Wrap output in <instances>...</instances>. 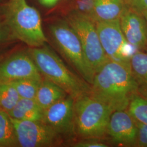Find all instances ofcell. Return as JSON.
I'll list each match as a JSON object with an SVG mask.
<instances>
[{
    "label": "cell",
    "instance_id": "obj_1",
    "mask_svg": "<svg viewBox=\"0 0 147 147\" xmlns=\"http://www.w3.org/2000/svg\"><path fill=\"white\" fill-rule=\"evenodd\" d=\"M138 92L130 63L109 60L95 74L90 94L115 111L127 110Z\"/></svg>",
    "mask_w": 147,
    "mask_h": 147
},
{
    "label": "cell",
    "instance_id": "obj_2",
    "mask_svg": "<svg viewBox=\"0 0 147 147\" xmlns=\"http://www.w3.org/2000/svg\"><path fill=\"white\" fill-rule=\"evenodd\" d=\"M28 53L42 78L57 84L74 99L90 93V85L70 71L49 47L30 48Z\"/></svg>",
    "mask_w": 147,
    "mask_h": 147
},
{
    "label": "cell",
    "instance_id": "obj_3",
    "mask_svg": "<svg viewBox=\"0 0 147 147\" xmlns=\"http://www.w3.org/2000/svg\"><path fill=\"white\" fill-rule=\"evenodd\" d=\"M5 22L13 39L20 40L30 48L40 47L47 42L40 15L26 0H9L5 5Z\"/></svg>",
    "mask_w": 147,
    "mask_h": 147
},
{
    "label": "cell",
    "instance_id": "obj_4",
    "mask_svg": "<svg viewBox=\"0 0 147 147\" xmlns=\"http://www.w3.org/2000/svg\"><path fill=\"white\" fill-rule=\"evenodd\" d=\"M113 111L107 104L89 94L74 99V123L76 136L81 139H101Z\"/></svg>",
    "mask_w": 147,
    "mask_h": 147
},
{
    "label": "cell",
    "instance_id": "obj_5",
    "mask_svg": "<svg viewBox=\"0 0 147 147\" xmlns=\"http://www.w3.org/2000/svg\"><path fill=\"white\" fill-rule=\"evenodd\" d=\"M53 40L59 51L80 77L92 84L94 75L86 62L76 32L68 21L56 22L49 26Z\"/></svg>",
    "mask_w": 147,
    "mask_h": 147
},
{
    "label": "cell",
    "instance_id": "obj_6",
    "mask_svg": "<svg viewBox=\"0 0 147 147\" xmlns=\"http://www.w3.org/2000/svg\"><path fill=\"white\" fill-rule=\"evenodd\" d=\"M68 22L79 36L86 62L94 76L109 60L100 42L95 23L88 16L79 13L71 14Z\"/></svg>",
    "mask_w": 147,
    "mask_h": 147
},
{
    "label": "cell",
    "instance_id": "obj_7",
    "mask_svg": "<svg viewBox=\"0 0 147 147\" xmlns=\"http://www.w3.org/2000/svg\"><path fill=\"white\" fill-rule=\"evenodd\" d=\"M100 42L109 60L129 63L136 49L126 40L121 28L119 19L95 23Z\"/></svg>",
    "mask_w": 147,
    "mask_h": 147
},
{
    "label": "cell",
    "instance_id": "obj_8",
    "mask_svg": "<svg viewBox=\"0 0 147 147\" xmlns=\"http://www.w3.org/2000/svg\"><path fill=\"white\" fill-rule=\"evenodd\" d=\"M11 119L19 147H49L60 145L64 139L42 121Z\"/></svg>",
    "mask_w": 147,
    "mask_h": 147
},
{
    "label": "cell",
    "instance_id": "obj_9",
    "mask_svg": "<svg viewBox=\"0 0 147 147\" xmlns=\"http://www.w3.org/2000/svg\"><path fill=\"white\" fill-rule=\"evenodd\" d=\"M43 123L64 140L76 136L74 123V99L70 95L44 110Z\"/></svg>",
    "mask_w": 147,
    "mask_h": 147
},
{
    "label": "cell",
    "instance_id": "obj_10",
    "mask_svg": "<svg viewBox=\"0 0 147 147\" xmlns=\"http://www.w3.org/2000/svg\"><path fill=\"white\" fill-rule=\"evenodd\" d=\"M26 78L43 79L28 52L16 53L0 63V83Z\"/></svg>",
    "mask_w": 147,
    "mask_h": 147
},
{
    "label": "cell",
    "instance_id": "obj_11",
    "mask_svg": "<svg viewBox=\"0 0 147 147\" xmlns=\"http://www.w3.org/2000/svg\"><path fill=\"white\" fill-rule=\"evenodd\" d=\"M106 135L113 143L121 146L135 145L137 136V127L135 119L127 110L113 111L109 121Z\"/></svg>",
    "mask_w": 147,
    "mask_h": 147
},
{
    "label": "cell",
    "instance_id": "obj_12",
    "mask_svg": "<svg viewBox=\"0 0 147 147\" xmlns=\"http://www.w3.org/2000/svg\"><path fill=\"white\" fill-rule=\"evenodd\" d=\"M127 41L137 50H147V21L144 16L127 7L119 19Z\"/></svg>",
    "mask_w": 147,
    "mask_h": 147
},
{
    "label": "cell",
    "instance_id": "obj_13",
    "mask_svg": "<svg viewBox=\"0 0 147 147\" xmlns=\"http://www.w3.org/2000/svg\"><path fill=\"white\" fill-rule=\"evenodd\" d=\"M127 7L125 0H93L89 18L95 23L118 20Z\"/></svg>",
    "mask_w": 147,
    "mask_h": 147
},
{
    "label": "cell",
    "instance_id": "obj_14",
    "mask_svg": "<svg viewBox=\"0 0 147 147\" xmlns=\"http://www.w3.org/2000/svg\"><path fill=\"white\" fill-rule=\"evenodd\" d=\"M69 95L57 84L43 78L37 91L35 100L43 110Z\"/></svg>",
    "mask_w": 147,
    "mask_h": 147
},
{
    "label": "cell",
    "instance_id": "obj_15",
    "mask_svg": "<svg viewBox=\"0 0 147 147\" xmlns=\"http://www.w3.org/2000/svg\"><path fill=\"white\" fill-rule=\"evenodd\" d=\"M44 110L35 99L20 98L8 114L18 121H42Z\"/></svg>",
    "mask_w": 147,
    "mask_h": 147
},
{
    "label": "cell",
    "instance_id": "obj_16",
    "mask_svg": "<svg viewBox=\"0 0 147 147\" xmlns=\"http://www.w3.org/2000/svg\"><path fill=\"white\" fill-rule=\"evenodd\" d=\"M132 73L140 89L147 92V52L137 50L130 60Z\"/></svg>",
    "mask_w": 147,
    "mask_h": 147
},
{
    "label": "cell",
    "instance_id": "obj_17",
    "mask_svg": "<svg viewBox=\"0 0 147 147\" xmlns=\"http://www.w3.org/2000/svg\"><path fill=\"white\" fill-rule=\"evenodd\" d=\"M19 147L14 124L8 113L0 110V147Z\"/></svg>",
    "mask_w": 147,
    "mask_h": 147
},
{
    "label": "cell",
    "instance_id": "obj_18",
    "mask_svg": "<svg viewBox=\"0 0 147 147\" xmlns=\"http://www.w3.org/2000/svg\"><path fill=\"white\" fill-rule=\"evenodd\" d=\"M20 99L19 94L12 83H0V110L8 113Z\"/></svg>",
    "mask_w": 147,
    "mask_h": 147
},
{
    "label": "cell",
    "instance_id": "obj_19",
    "mask_svg": "<svg viewBox=\"0 0 147 147\" xmlns=\"http://www.w3.org/2000/svg\"><path fill=\"white\" fill-rule=\"evenodd\" d=\"M42 79L26 78L11 82L15 86L20 98L35 99L38 89Z\"/></svg>",
    "mask_w": 147,
    "mask_h": 147
},
{
    "label": "cell",
    "instance_id": "obj_20",
    "mask_svg": "<svg viewBox=\"0 0 147 147\" xmlns=\"http://www.w3.org/2000/svg\"><path fill=\"white\" fill-rule=\"evenodd\" d=\"M136 121L147 125V96L137 95L131 101L127 109Z\"/></svg>",
    "mask_w": 147,
    "mask_h": 147
},
{
    "label": "cell",
    "instance_id": "obj_21",
    "mask_svg": "<svg viewBox=\"0 0 147 147\" xmlns=\"http://www.w3.org/2000/svg\"><path fill=\"white\" fill-rule=\"evenodd\" d=\"M137 136L135 147H147V125L136 121Z\"/></svg>",
    "mask_w": 147,
    "mask_h": 147
},
{
    "label": "cell",
    "instance_id": "obj_22",
    "mask_svg": "<svg viewBox=\"0 0 147 147\" xmlns=\"http://www.w3.org/2000/svg\"><path fill=\"white\" fill-rule=\"evenodd\" d=\"M74 147H107L109 146L101 141V139L87 138L81 139V141L74 143L71 144Z\"/></svg>",
    "mask_w": 147,
    "mask_h": 147
},
{
    "label": "cell",
    "instance_id": "obj_23",
    "mask_svg": "<svg viewBox=\"0 0 147 147\" xmlns=\"http://www.w3.org/2000/svg\"><path fill=\"white\" fill-rule=\"evenodd\" d=\"M127 4L129 8L143 16L147 13V0H127Z\"/></svg>",
    "mask_w": 147,
    "mask_h": 147
},
{
    "label": "cell",
    "instance_id": "obj_24",
    "mask_svg": "<svg viewBox=\"0 0 147 147\" xmlns=\"http://www.w3.org/2000/svg\"><path fill=\"white\" fill-rule=\"evenodd\" d=\"M11 39H13V37L5 22H0V43L5 42Z\"/></svg>",
    "mask_w": 147,
    "mask_h": 147
},
{
    "label": "cell",
    "instance_id": "obj_25",
    "mask_svg": "<svg viewBox=\"0 0 147 147\" xmlns=\"http://www.w3.org/2000/svg\"><path fill=\"white\" fill-rule=\"evenodd\" d=\"M59 0H38L40 4L47 8L53 7L56 5Z\"/></svg>",
    "mask_w": 147,
    "mask_h": 147
},
{
    "label": "cell",
    "instance_id": "obj_26",
    "mask_svg": "<svg viewBox=\"0 0 147 147\" xmlns=\"http://www.w3.org/2000/svg\"><path fill=\"white\" fill-rule=\"evenodd\" d=\"M143 16H144L145 19H146V20H147V13H146V14H144V15H143Z\"/></svg>",
    "mask_w": 147,
    "mask_h": 147
},
{
    "label": "cell",
    "instance_id": "obj_27",
    "mask_svg": "<svg viewBox=\"0 0 147 147\" xmlns=\"http://www.w3.org/2000/svg\"><path fill=\"white\" fill-rule=\"evenodd\" d=\"M125 1H126V3H127V0H125Z\"/></svg>",
    "mask_w": 147,
    "mask_h": 147
}]
</instances>
